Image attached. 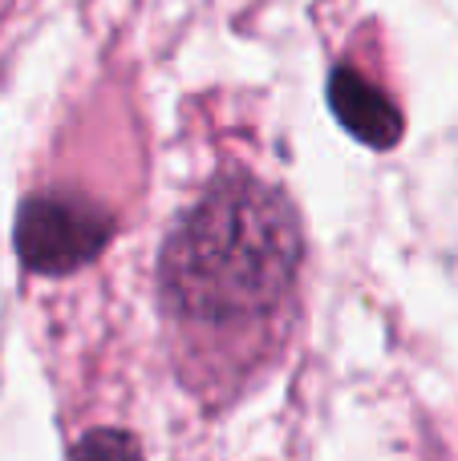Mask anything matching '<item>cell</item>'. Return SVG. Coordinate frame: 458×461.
I'll return each instance as SVG.
<instances>
[{"instance_id": "obj_2", "label": "cell", "mask_w": 458, "mask_h": 461, "mask_svg": "<svg viewBox=\"0 0 458 461\" xmlns=\"http://www.w3.org/2000/svg\"><path fill=\"white\" fill-rule=\"evenodd\" d=\"M110 235V211L73 191L32 194L16 215V255L37 276H69V271L86 267L102 255Z\"/></svg>"}, {"instance_id": "obj_3", "label": "cell", "mask_w": 458, "mask_h": 461, "mask_svg": "<svg viewBox=\"0 0 458 461\" xmlns=\"http://www.w3.org/2000/svg\"><path fill=\"white\" fill-rule=\"evenodd\" d=\"M329 105L337 122L357 138V142L373 146V150H389L402 138V110L373 86L365 73L337 65L329 77Z\"/></svg>"}, {"instance_id": "obj_4", "label": "cell", "mask_w": 458, "mask_h": 461, "mask_svg": "<svg viewBox=\"0 0 458 461\" xmlns=\"http://www.w3.org/2000/svg\"><path fill=\"white\" fill-rule=\"evenodd\" d=\"M73 461H142V446L126 429H94L73 446Z\"/></svg>"}, {"instance_id": "obj_1", "label": "cell", "mask_w": 458, "mask_h": 461, "mask_svg": "<svg viewBox=\"0 0 458 461\" xmlns=\"http://www.w3.org/2000/svg\"><path fill=\"white\" fill-rule=\"evenodd\" d=\"M300 267L297 215L248 175L211 183L162 251L167 308L195 336H256L292 300Z\"/></svg>"}]
</instances>
